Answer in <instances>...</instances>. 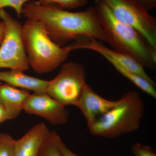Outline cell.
I'll use <instances>...</instances> for the list:
<instances>
[{"label":"cell","mask_w":156,"mask_h":156,"mask_svg":"<svg viewBox=\"0 0 156 156\" xmlns=\"http://www.w3.org/2000/svg\"><path fill=\"white\" fill-rule=\"evenodd\" d=\"M118 102L119 100H108L98 95L87 84L76 107L83 113L89 127Z\"/></svg>","instance_id":"obj_10"},{"label":"cell","mask_w":156,"mask_h":156,"mask_svg":"<svg viewBox=\"0 0 156 156\" xmlns=\"http://www.w3.org/2000/svg\"><path fill=\"white\" fill-rule=\"evenodd\" d=\"M50 132L44 123L35 125L21 138L15 140L13 156H38Z\"/></svg>","instance_id":"obj_11"},{"label":"cell","mask_w":156,"mask_h":156,"mask_svg":"<svg viewBox=\"0 0 156 156\" xmlns=\"http://www.w3.org/2000/svg\"><path fill=\"white\" fill-rule=\"evenodd\" d=\"M75 41L69 45L72 50L86 49L92 50L99 53L108 61H112L131 72L142 77L154 84H156L138 62L133 58L120 53L119 51L110 49L104 45L101 41L89 36H81L77 37Z\"/></svg>","instance_id":"obj_8"},{"label":"cell","mask_w":156,"mask_h":156,"mask_svg":"<svg viewBox=\"0 0 156 156\" xmlns=\"http://www.w3.org/2000/svg\"><path fill=\"white\" fill-rule=\"evenodd\" d=\"M87 84L83 65L69 62L62 64L58 74L49 81L46 93L63 106H76Z\"/></svg>","instance_id":"obj_5"},{"label":"cell","mask_w":156,"mask_h":156,"mask_svg":"<svg viewBox=\"0 0 156 156\" xmlns=\"http://www.w3.org/2000/svg\"><path fill=\"white\" fill-rule=\"evenodd\" d=\"M134 156H156V153L151 147L140 143L134 144L131 147Z\"/></svg>","instance_id":"obj_19"},{"label":"cell","mask_w":156,"mask_h":156,"mask_svg":"<svg viewBox=\"0 0 156 156\" xmlns=\"http://www.w3.org/2000/svg\"><path fill=\"white\" fill-rule=\"evenodd\" d=\"M30 93L7 84L0 85V103L5 107L12 118L16 119L23 110V105Z\"/></svg>","instance_id":"obj_13"},{"label":"cell","mask_w":156,"mask_h":156,"mask_svg":"<svg viewBox=\"0 0 156 156\" xmlns=\"http://www.w3.org/2000/svg\"><path fill=\"white\" fill-rule=\"evenodd\" d=\"M1 84H2V83H0V85H1Z\"/></svg>","instance_id":"obj_24"},{"label":"cell","mask_w":156,"mask_h":156,"mask_svg":"<svg viewBox=\"0 0 156 156\" xmlns=\"http://www.w3.org/2000/svg\"><path fill=\"white\" fill-rule=\"evenodd\" d=\"M53 138L62 156H81L73 152L65 144L61 137L56 132L52 131Z\"/></svg>","instance_id":"obj_20"},{"label":"cell","mask_w":156,"mask_h":156,"mask_svg":"<svg viewBox=\"0 0 156 156\" xmlns=\"http://www.w3.org/2000/svg\"><path fill=\"white\" fill-rule=\"evenodd\" d=\"M0 19L5 26L0 45V68L27 70L30 66L21 35L22 24L4 9H0Z\"/></svg>","instance_id":"obj_6"},{"label":"cell","mask_w":156,"mask_h":156,"mask_svg":"<svg viewBox=\"0 0 156 156\" xmlns=\"http://www.w3.org/2000/svg\"><path fill=\"white\" fill-rule=\"evenodd\" d=\"M41 5L63 9H75L86 5L87 0H38Z\"/></svg>","instance_id":"obj_15"},{"label":"cell","mask_w":156,"mask_h":156,"mask_svg":"<svg viewBox=\"0 0 156 156\" xmlns=\"http://www.w3.org/2000/svg\"><path fill=\"white\" fill-rule=\"evenodd\" d=\"M29 0H0V9L5 7L13 8L17 14V17H20L23 6Z\"/></svg>","instance_id":"obj_18"},{"label":"cell","mask_w":156,"mask_h":156,"mask_svg":"<svg viewBox=\"0 0 156 156\" xmlns=\"http://www.w3.org/2000/svg\"><path fill=\"white\" fill-rule=\"evenodd\" d=\"M93 7L107 42L114 50L133 58L144 68L154 69L156 50L146 39L135 29L117 20L100 0H95Z\"/></svg>","instance_id":"obj_2"},{"label":"cell","mask_w":156,"mask_h":156,"mask_svg":"<svg viewBox=\"0 0 156 156\" xmlns=\"http://www.w3.org/2000/svg\"><path fill=\"white\" fill-rule=\"evenodd\" d=\"M136 3L147 11L154 9L156 7V0H134Z\"/></svg>","instance_id":"obj_21"},{"label":"cell","mask_w":156,"mask_h":156,"mask_svg":"<svg viewBox=\"0 0 156 156\" xmlns=\"http://www.w3.org/2000/svg\"><path fill=\"white\" fill-rule=\"evenodd\" d=\"M23 110L28 114L41 117L55 126L65 124L69 116L66 107L47 93L30 94L24 103Z\"/></svg>","instance_id":"obj_9"},{"label":"cell","mask_w":156,"mask_h":156,"mask_svg":"<svg viewBox=\"0 0 156 156\" xmlns=\"http://www.w3.org/2000/svg\"><path fill=\"white\" fill-rule=\"evenodd\" d=\"M21 14L27 19L41 22L51 40L60 47H64L81 36L107 43L93 6L85 11L70 12L41 5L37 2L33 1L26 3Z\"/></svg>","instance_id":"obj_1"},{"label":"cell","mask_w":156,"mask_h":156,"mask_svg":"<svg viewBox=\"0 0 156 156\" xmlns=\"http://www.w3.org/2000/svg\"><path fill=\"white\" fill-rule=\"evenodd\" d=\"M5 31V26L2 21H0V45L2 44Z\"/></svg>","instance_id":"obj_23"},{"label":"cell","mask_w":156,"mask_h":156,"mask_svg":"<svg viewBox=\"0 0 156 156\" xmlns=\"http://www.w3.org/2000/svg\"><path fill=\"white\" fill-rule=\"evenodd\" d=\"M14 141L10 134L0 132V156H13Z\"/></svg>","instance_id":"obj_16"},{"label":"cell","mask_w":156,"mask_h":156,"mask_svg":"<svg viewBox=\"0 0 156 156\" xmlns=\"http://www.w3.org/2000/svg\"><path fill=\"white\" fill-rule=\"evenodd\" d=\"M12 120V118L5 107L0 103V124Z\"/></svg>","instance_id":"obj_22"},{"label":"cell","mask_w":156,"mask_h":156,"mask_svg":"<svg viewBox=\"0 0 156 156\" xmlns=\"http://www.w3.org/2000/svg\"><path fill=\"white\" fill-rule=\"evenodd\" d=\"M108 62L117 71L129 80L136 87L142 90L143 92H145L154 98H156L155 84L152 83L150 81L147 80L136 73L131 72L115 62Z\"/></svg>","instance_id":"obj_14"},{"label":"cell","mask_w":156,"mask_h":156,"mask_svg":"<svg viewBox=\"0 0 156 156\" xmlns=\"http://www.w3.org/2000/svg\"><path fill=\"white\" fill-rule=\"evenodd\" d=\"M21 35L30 66L38 74L56 69L72 51L69 45L60 47L53 42L38 20L27 19L22 24Z\"/></svg>","instance_id":"obj_3"},{"label":"cell","mask_w":156,"mask_h":156,"mask_svg":"<svg viewBox=\"0 0 156 156\" xmlns=\"http://www.w3.org/2000/svg\"><path fill=\"white\" fill-rule=\"evenodd\" d=\"M119 21L136 29L156 50V19L134 0H100Z\"/></svg>","instance_id":"obj_7"},{"label":"cell","mask_w":156,"mask_h":156,"mask_svg":"<svg viewBox=\"0 0 156 156\" xmlns=\"http://www.w3.org/2000/svg\"><path fill=\"white\" fill-rule=\"evenodd\" d=\"M0 81L15 88L31 91L34 93H46L49 81L27 75L22 71L10 69L0 71Z\"/></svg>","instance_id":"obj_12"},{"label":"cell","mask_w":156,"mask_h":156,"mask_svg":"<svg viewBox=\"0 0 156 156\" xmlns=\"http://www.w3.org/2000/svg\"><path fill=\"white\" fill-rule=\"evenodd\" d=\"M144 104L138 92L128 90L118 104L88 127L94 136L114 139L138 130L144 114Z\"/></svg>","instance_id":"obj_4"},{"label":"cell","mask_w":156,"mask_h":156,"mask_svg":"<svg viewBox=\"0 0 156 156\" xmlns=\"http://www.w3.org/2000/svg\"><path fill=\"white\" fill-rule=\"evenodd\" d=\"M38 156H62L55 142L52 131L44 142Z\"/></svg>","instance_id":"obj_17"}]
</instances>
